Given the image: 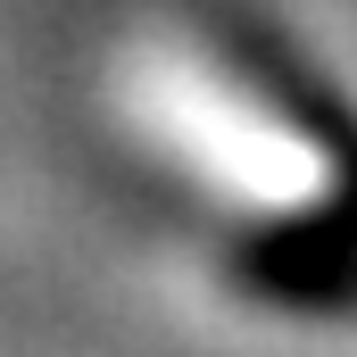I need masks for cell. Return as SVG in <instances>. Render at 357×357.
Listing matches in <instances>:
<instances>
[{"label":"cell","instance_id":"6da1fadb","mask_svg":"<svg viewBox=\"0 0 357 357\" xmlns=\"http://www.w3.org/2000/svg\"><path fill=\"white\" fill-rule=\"evenodd\" d=\"M241 282H250L258 299H274V307L341 316V307H349V233H341V199L266 225V233L241 250Z\"/></svg>","mask_w":357,"mask_h":357}]
</instances>
